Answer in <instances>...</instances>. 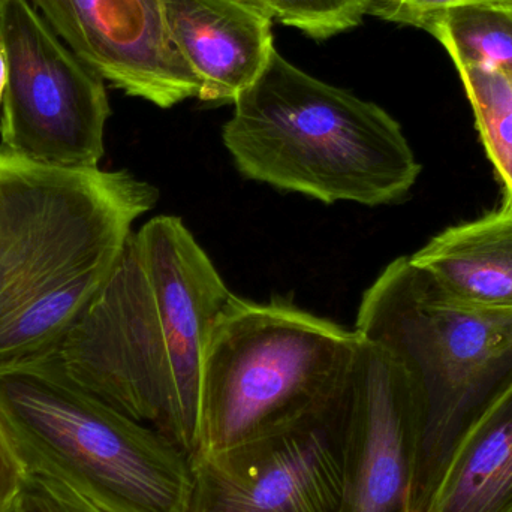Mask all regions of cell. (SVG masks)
<instances>
[{
  "label": "cell",
  "mask_w": 512,
  "mask_h": 512,
  "mask_svg": "<svg viewBox=\"0 0 512 512\" xmlns=\"http://www.w3.org/2000/svg\"><path fill=\"white\" fill-rule=\"evenodd\" d=\"M424 512H512V382L466 430Z\"/></svg>",
  "instance_id": "13"
},
{
  "label": "cell",
  "mask_w": 512,
  "mask_h": 512,
  "mask_svg": "<svg viewBox=\"0 0 512 512\" xmlns=\"http://www.w3.org/2000/svg\"><path fill=\"white\" fill-rule=\"evenodd\" d=\"M451 62L504 69L512 74V9L504 3L454 6L427 24Z\"/></svg>",
  "instance_id": "14"
},
{
  "label": "cell",
  "mask_w": 512,
  "mask_h": 512,
  "mask_svg": "<svg viewBox=\"0 0 512 512\" xmlns=\"http://www.w3.org/2000/svg\"><path fill=\"white\" fill-rule=\"evenodd\" d=\"M360 342L357 331L286 301L231 295L204 351L198 457L279 435L324 408Z\"/></svg>",
  "instance_id": "6"
},
{
  "label": "cell",
  "mask_w": 512,
  "mask_h": 512,
  "mask_svg": "<svg viewBox=\"0 0 512 512\" xmlns=\"http://www.w3.org/2000/svg\"><path fill=\"white\" fill-rule=\"evenodd\" d=\"M346 384L348 378L324 408L286 432L197 457L189 512H339Z\"/></svg>",
  "instance_id": "8"
},
{
  "label": "cell",
  "mask_w": 512,
  "mask_h": 512,
  "mask_svg": "<svg viewBox=\"0 0 512 512\" xmlns=\"http://www.w3.org/2000/svg\"><path fill=\"white\" fill-rule=\"evenodd\" d=\"M421 424L411 373L361 337L346 384L339 512H411Z\"/></svg>",
  "instance_id": "9"
},
{
  "label": "cell",
  "mask_w": 512,
  "mask_h": 512,
  "mask_svg": "<svg viewBox=\"0 0 512 512\" xmlns=\"http://www.w3.org/2000/svg\"><path fill=\"white\" fill-rule=\"evenodd\" d=\"M6 83H8V65H6L5 51H3V47L0 45V111H2Z\"/></svg>",
  "instance_id": "21"
},
{
  "label": "cell",
  "mask_w": 512,
  "mask_h": 512,
  "mask_svg": "<svg viewBox=\"0 0 512 512\" xmlns=\"http://www.w3.org/2000/svg\"><path fill=\"white\" fill-rule=\"evenodd\" d=\"M174 47L200 84L198 99L234 104L276 50L274 17L240 0H162Z\"/></svg>",
  "instance_id": "11"
},
{
  "label": "cell",
  "mask_w": 512,
  "mask_h": 512,
  "mask_svg": "<svg viewBox=\"0 0 512 512\" xmlns=\"http://www.w3.org/2000/svg\"><path fill=\"white\" fill-rule=\"evenodd\" d=\"M0 421L27 474L105 512H189L194 460L72 381L57 349L0 366Z\"/></svg>",
  "instance_id": "4"
},
{
  "label": "cell",
  "mask_w": 512,
  "mask_h": 512,
  "mask_svg": "<svg viewBox=\"0 0 512 512\" xmlns=\"http://www.w3.org/2000/svg\"><path fill=\"white\" fill-rule=\"evenodd\" d=\"M233 105L222 141L246 179L324 204L378 207L403 200L420 176L391 114L277 50Z\"/></svg>",
  "instance_id": "3"
},
{
  "label": "cell",
  "mask_w": 512,
  "mask_h": 512,
  "mask_svg": "<svg viewBox=\"0 0 512 512\" xmlns=\"http://www.w3.org/2000/svg\"><path fill=\"white\" fill-rule=\"evenodd\" d=\"M27 471L0 421V512H8L20 499Z\"/></svg>",
  "instance_id": "19"
},
{
  "label": "cell",
  "mask_w": 512,
  "mask_h": 512,
  "mask_svg": "<svg viewBox=\"0 0 512 512\" xmlns=\"http://www.w3.org/2000/svg\"><path fill=\"white\" fill-rule=\"evenodd\" d=\"M355 331L417 385L423 424L411 512H424L466 430L512 382V315L462 306L400 256L364 292Z\"/></svg>",
  "instance_id": "5"
},
{
  "label": "cell",
  "mask_w": 512,
  "mask_h": 512,
  "mask_svg": "<svg viewBox=\"0 0 512 512\" xmlns=\"http://www.w3.org/2000/svg\"><path fill=\"white\" fill-rule=\"evenodd\" d=\"M158 200L129 171L50 167L0 149V366L59 348Z\"/></svg>",
  "instance_id": "2"
},
{
  "label": "cell",
  "mask_w": 512,
  "mask_h": 512,
  "mask_svg": "<svg viewBox=\"0 0 512 512\" xmlns=\"http://www.w3.org/2000/svg\"><path fill=\"white\" fill-rule=\"evenodd\" d=\"M66 47L126 95L171 108L200 84L171 41L162 0H30Z\"/></svg>",
  "instance_id": "10"
},
{
  "label": "cell",
  "mask_w": 512,
  "mask_h": 512,
  "mask_svg": "<svg viewBox=\"0 0 512 512\" xmlns=\"http://www.w3.org/2000/svg\"><path fill=\"white\" fill-rule=\"evenodd\" d=\"M475 2L510 3L512 0H369L367 15L424 30L447 9Z\"/></svg>",
  "instance_id": "17"
},
{
  "label": "cell",
  "mask_w": 512,
  "mask_h": 512,
  "mask_svg": "<svg viewBox=\"0 0 512 512\" xmlns=\"http://www.w3.org/2000/svg\"><path fill=\"white\" fill-rule=\"evenodd\" d=\"M0 45L8 65L0 149L50 167H99L111 114L104 80L30 0H0Z\"/></svg>",
  "instance_id": "7"
},
{
  "label": "cell",
  "mask_w": 512,
  "mask_h": 512,
  "mask_svg": "<svg viewBox=\"0 0 512 512\" xmlns=\"http://www.w3.org/2000/svg\"><path fill=\"white\" fill-rule=\"evenodd\" d=\"M474 111L484 149L512 203V74L504 69L453 62Z\"/></svg>",
  "instance_id": "15"
},
{
  "label": "cell",
  "mask_w": 512,
  "mask_h": 512,
  "mask_svg": "<svg viewBox=\"0 0 512 512\" xmlns=\"http://www.w3.org/2000/svg\"><path fill=\"white\" fill-rule=\"evenodd\" d=\"M8 512H44L38 507L35 501L27 495L26 490L23 489L20 499L15 502L14 507Z\"/></svg>",
  "instance_id": "20"
},
{
  "label": "cell",
  "mask_w": 512,
  "mask_h": 512,
  "mask_svg": "<svg viewBox=\"0 0 512 512\" xmlns=\"http://www.w3.org/2000/svg\"><path fill=\"white\" fill-rule=\"evenodd\" d=\"M274 20L324 41L363 21L369 0H268Z\"/></svg>",
  "instance_id": "16"
},
{
  "label": "cell",
  "mask_w": 512,
  "mask_h": 512,
  "mask_svg": "<svg viewBox=\"0 0 512 512\" xmlns=\"http://www.w3.org/2000/svg\"><path fill=\"white\" fill-rule=\"evenodd\" d=\"M504 5L510 6V8L512 9V2H510V3H504Z\"/></svg>",
  "instance_id": "23"
},
{
  "label": "cell",
  "mask_w": 512,
  "mask_h": 512,
  "mask_svg": "<svg viewBox=\"0 0 512 512\" xmlns=\"http://www.w3.org/2000/svg\"><path fill=\"white\" fill-rule=\"evenodd\" d=\"M231 295L185 222L156 216L131 234L57 357L84 390L195 460L204 351Z\"/></svg>",
  "instance_id": "1"
},
{
  "label": "cell",
  "mask_w": 512,
  "mask_h": 512,
  "mask_svg": "<svg viewBox=\"0 0 512 512\" xmlns=\"http://www.w3.org/2000/svg\"><path fill=\"white\" fill-rule=\"evenodd\" d=\"M412 262L465 307L512 315V203L433 237Z\"/></svg>",
  "instance_id": "12"
},
{
  "label": "cell",
  "mask_w": 512,
  "mask_h": 512,
  "mask_svg": "<svg viewBox=\"0 0 512 512\" xmlns=\"http://www.w3.org/2000/svg\"><path fill=\"white\" fill-rule=\"evenodd\" d=\"M240 2L248 3V5L254 6L256 9H261V11L268 12V14L273 15V11H271L270 2H268V0H240Z\"/></svg>",
  "instance_id": "22"
},
{
  "label": "cell",
  "mask_w": 512,
  "mask_h": 512,
  "mask_svg": "<svg viewBox=\"0 0 512 512\" xmlns=\"http://www.w3.org/2000/svg\"><path fill=\"white\" fill-rule=\"evenodd\" d=\"M24 490L44 512H105L57 481L27 474Z\"/></svg>",
  "instance_id": "18"
}]
</instances>
